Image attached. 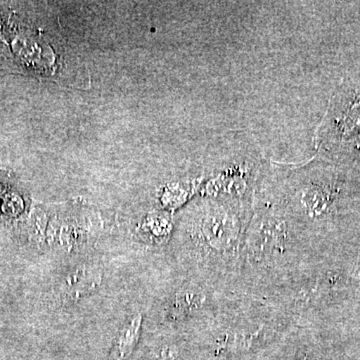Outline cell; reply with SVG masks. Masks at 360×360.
I'll use <instances>...</instances> for the list:
<instances>
[{
	"label": "cell",
	"mask_w": 360,
	"mask_h": 360,
	"mask_svg": "<svg viewBox=\"0 0 360 360\" xmlns=\"http://www.w3.org/2000/svg\"><path fill=\"white\" fill-rule=\"evenodd\" d=\"M212 158L213 193L239 203L267 165L255 139L241 131L224 134Z\"/></svg>",
	"instance_id": "1"
},
{
	"label": "cell",
	"mask_w": 360,
	"mask_h": 360,
	"mask_svg": "<svg viewBox=\"0 0 360 360\" xmlns=\"http://www.w3.org/2000/svg\"><path fill=\"white\" fill-rule=\"evenodd\" d=\"M103 272L94 262H82L66 270L59 281L58 290L61 300L77 302L94 295L103 283Z\"/></svg>",
	"instance_id": "2"
},
{
	"label": "cell",
	"mask_w": 360,
	"mask_h": 360,
	"mask_svg": "<svg viewBox=\"0 0 360 360\" xmlns=\"http://www.w3.org/2000/svg\"><path fill=\"white\" fill-rule=\"evenodd\" d=\"M141 326L142 315L139 312L127 317L116 336L115 345H113V359L115 360L129 359L139 342Z\"/></svg>",
	"instance_id": "3"
},
{
	"label": "cell",
	"mask_w": 360,
	"mask_h": 360,
	"mask_svg": "<svg viewBox=\"0 0 360 360\" xmlns=\"http://www.w3.org/2000/svg\"><path fill=\"white\" fill-rule=\"evenodd\" d=\"M201 296L193 290L179 291L170 303V312L175 317H182L200 307Z\"/></svg>",
	"instance_id": "4"
}]
</instances>
